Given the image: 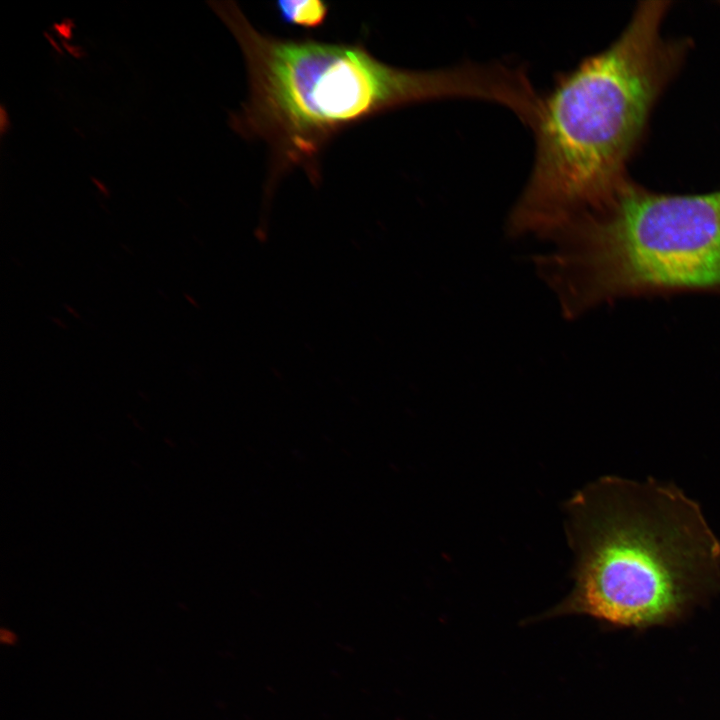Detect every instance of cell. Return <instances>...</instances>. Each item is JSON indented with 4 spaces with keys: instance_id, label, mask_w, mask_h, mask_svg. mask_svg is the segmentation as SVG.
Instances as JSON below:
<instances>
[{
    "instance_id": "cell-4",
    "label": "cell",
    "mask_w": 720,
    "mask_h": 720,
    "mask_svg": "<svg viewBox=\"0 0 720 720\" xmlns=\"http://www.w3.org/2000/svg\"><path fill=\"white\" fill-rule=\"evenodd\" d=\"M549 242L534 265L566 319L632 291L720 286V191L657 194L625 179Z\"/></svg>"
},
{
    "instance_id": "cell-5",
    "label": "cell",
    "mask_w": 720,
    "mask_h": 720,
    "mask_svg": "<svg viewBox=\"0 0 720 720\" xmlns=\"http://www.w3.org/2000/svg\"><path fill=\"white\" fill-rule=\"evenodd\" d=\"M281 19L304 28L319 27L328 15V6L319 0H282L276 3Z\"/></svg>"
},
{
    "instance_id": "cell-1",
    "label": "cell",
    "mask_w": 720,
    "mask_h": 720,
    "mask_svg": "<svg viewBox=\"0 0 720 720\" xmlns=\"http://www.w3.org/2000/svg\"><path fill=\"white\" fill-rule=\"evenodd\" d=\"M220 10L248 74L247 101L234 125L270 148L269 184L291 168L317 179L324 146L377 114L447 98L505 105L514 93L513 72L504 62L403 69L380 61L361 44L277 38L258 31L232 3Z\"/></svg>"
},
{
    "instance_id": "cell-2",
    "label": "cell",
    "mask_w": 720,
    "mask_h": 720,
    "mask_svg": "<svg viewBox=\"0 0 720 720\" xmlns=\"http://www.w3.org/2000/svg\"><path fill=\"white\" fill-rule=\"evenodd\" d=\"M573 587L533 620L584 615L613 627L676 623L720 592V539L671 482L602 476L563 503Z\"/></svg>"
},
{
    "instance_id": "cell-3",
    "label": "cell",
    "mask_w": 720,
    "mask_h": 720,
    "mask_svg": "<svg viewBox=\"0 0 720 720\" xmlns=\"http://www.w3.org/2000/svg\"><path fill=\"white\" fill-rule=\"evenodd\" d=\"M668 4L641 3L616 41L541 97L534 164L507 220L511 237L548 241L625 180V161L685 50L661 34Z\"/></svg>"
}]
</instances>
